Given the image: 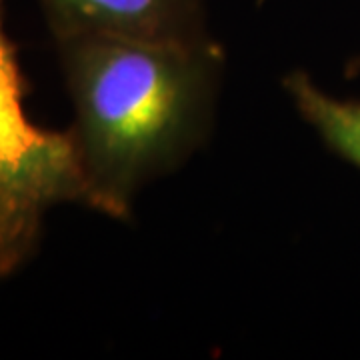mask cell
Instances as JSON below:
<instances>
[{
	"label": "cell",
	"instance_id": "1",
	"mask_svg": "<svg viewBox=\"0 0 360 360\" xmlns=\"http://www.w3.org/2000/svg\"><path fill=\"white\" fill-rule=\"evenodd\" d=\"M56 42L94 210L124 217L136 186L174 165L205 129L214 49L202 40L112 34H72Z\"/></svg>",
	"mask_w": 360,
	"mask_h": 360
},
{
	"label": "cell",
	"instance_id": "2",
	"mask_svg": "<svg viewBox=\"0 0 360 360\" xmlns=\"http://www.w3.org/2000/svg\"><path fill=\"white\" fill-rule=\"evenodd\" d=\"M26 94L28 89L0 84V278L32 257L51 206H94L75 130L32 124L22 108Z\"/></svg>",
	"mask_w": 360,
	"mask_h": 360
},
{
	"label": "cell",
	"instance_id": "3",
	"mask_svg": "<svg viewBox=\"0 0 360 360\" xmlns=\"http://www.w3.org/2000/svg\"><path fill=\"white\" fill-rule=\"evenodd\" d=\"M56 39L112 34L146 40H200L198 0H40Z\"/></svg>",
	"mask_w": 360,
	"mask_h": 360
},
{
	"label": "cell",
	"instance_id": "4",
	"mask_svg": "<svg viewBox=\"0 0 360 360\" xmlns=\"http://www.w3.org/2000/svg\"><path fill=\"white\" fill-rule=\"evenodd\" d=\"M300 115L309 120L330 150L360 168V103L336 101L296 72L286 80Z\"/></svg>",
	"mask_w": 360,
	"mask_h": 360
},
{
	"label": "cell",
	"instance_id": "5",
	"mask_svg": "<svg viewBox=\"0 0 360 360\" xmlns=\"http://www.w3.org/2000/svg\"><path fill=\"white\" fill-rule=\"evenodd\" d=\"M350 70H352V72H360V58L356 60V63H352V65H350Z\"/></svg>",
	"mask_w": 360,
	"mask_h": 360
}]
</instances>
